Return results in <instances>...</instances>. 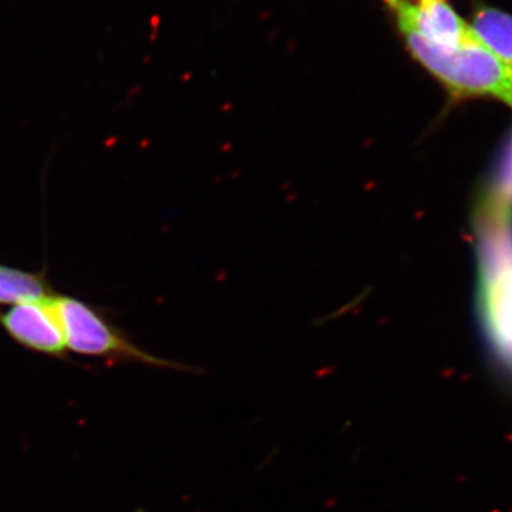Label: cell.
<instances>
[{
    "instance_id": "obj_8",
    "label": "cell",
    "mask_w": 512,
    "mask_h": 512,
    "mask_svg": "<svg viewBox=\"0 0 512 512\" xmlns=\"http://www.w3.org/2000/svg\"><path fill=\"white\" fill-rule=\"evenodd\" d=\"M507 187H508V191H510V195L512 197V153H511V161H510V171H508Z\"/></svg>"
},
{
    "instance_id": "obj_3",
    "label": "cell",
    "mask_w": 512,
    "mask_h": 512,
    "mask_svg": "<svg viewBox=\"0 0 512 512\" xmlns=\"http://www.w3.org/2000/svg\"><path fill=\"white\" fill-rule=\"evenodd\" d=\"M52 302L62 325L66 348L72 352L84 356L137 360L150 366L168 369H184V366L173 365L138 349L116 330L111 329L106 320L86 303L66 296H52Z\"/></svg>"
},
{
    "instance_id": "obj_5",
    "label": "cell",
    "mask_w": 512,
    "mask_h": 512,
    "mask_svg": "<svg viewBox=\"0 0 512 512\" xmlns=\"http://www.w3.org/2000/svg\"><path fill=\"white\" fill-rule=\"evenodd\" d=\"M397 20L407 23L430 45L441 50L476 39L470 23L461 18L448 0H407L394 9Z\"/></svg>"
},
{
    "instance_id": "obj_1",
    "label": "cell",
    "mask_w": 512,
    "mask_h": 512,
    "mask_svg": "<svg viewBox=\"0 0 512 512\" xmlns=\"http://www.w3.org/2000/svg\"><path fill=\"white\" fill-rule=\"evenodd\" d=\"M397 25L413 59L444 87L451 99L490 97L512 109V70L478 37L456 49L441 50L407 23L397 20Z\"/></svg>"
},
{
    "instance_id": "obj_4",
    "label": "cell",
    "mask_w": 512,
    "mask_h": 512,
    "mask_svg": "<svg viewBox=\"0 0 512 512\" xmlns=\"http://www.w3.org/2000/svg\"><path fill=\"white\" fill-rule=\"evenodd\" d=\"M3 328L16 342L46 355L60 356L66 349L52 296L15 303L0 316Z\"/></svg>"
},
{
    "instance_id": "obj_9",
    "label": "cell",
    "mask_w": 512,
    "mask_h": 512,
    "mask_svg": "<svg viewBox=\"0 0 512 512\" xmlns=\"http://www.w3.org/2000/svg\"><path fill=\"white\" fill-rule=\"evenodd\" d=\"M387 3H389L390 8L397 9L399 8L402 3L407 2V0H386Z\"/></svg>"
},
{
    "instance_id": "obj_6",
    "label": "cell",
    "mask_w": 512,
    "mask_h": 512,
    "mask_svg": "<svg viewBox=\"0 0 512 512\" xmlns=\"http://www.w3.org/2000/svg\"><path fill=\"white\" fill-rule=\"evenodd\" d=\"M470 26L480 42L512 70V15L483 6L474 12Z\"/></svg>"
},
{
    "instance_id": "obj_7",
    "label": "cell",
    "mask_w": 512,
    "mask_h": 512,
    "mask_svg": "<svg viewBox=\"0 0 512 512\" xmlns=\"http://www.w3.org/2000/svg\"><path fill=\"white\" fill-rule=\"evenodd\" d=\"M49 296L45 282L36 275L0 265V303L37 301Z\"/></svg>"
},
{
    "instance_id": "obj_2",
    "label": "cell",
    "mask_w": 512,
    "mask_h": 512,
    "mask_svg": "<svg viewBox=\"0 0 512 512\" xmlns=\"http://www.w3.org/2000/svg\"><path fill=\"white\" fill-rule=\"evenodd\" d=\"M480 262L485 329L498 362L512 376V231L485 235Z\"/></svg>"
}]
</instances>
